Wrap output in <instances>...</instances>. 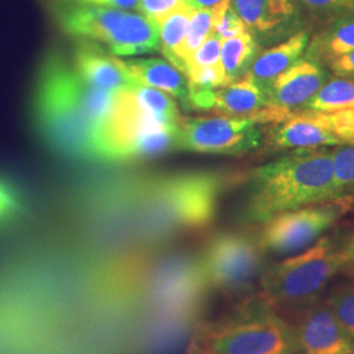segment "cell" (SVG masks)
<instances>
[{
  "label": "cell",
  "mask_w": 354,
  "mask_h": 354,
  "mask_svg": "<svg viewBox=\"0 0 354 354\" xmlns=\"http://www.w3.org/2000/svg\"><path fill=\"white\" fill-rule=\"evenodd\" d=\"M131 89L138 102L160 122L171 127L178 125L183 117L180 115V111L172 96L163 91L145 87L140 84L134 86Z\"/></svg>",
  "instance_id": "d4e9b609"
},
{
  "label": "cell",
  "mask_w": 354,
  "mask_h": 354,
  "mask_svg": "<svg viewBox=\"0 0 354 354\" xmlns=\"http://www.w3.org/2000/svg\"><path fill=\"white\" fill-rule=\"evenodd\" d=\"M266 91L247 76L212 92L210 112L222 115L248 117L269 108Z\"/></svg>",
  "instance_id": "d6986e66"
},
{
  "label": "cell",
  "mask_w": 354,
  "mask_h": 354,
  "mask_svg": "<svg viewBox=\"0 0 354 354\" xmlns=\"http://www.w3.org/2000/svg\"><path fill=\"white\" fill-rule=\"evenodd\" d=\"M21 201L17 190L0 177V226L13 221L21 213Z\"/></svg>",
  "instance_id": "4dcf8cb0"
},
{
  "label": "cell",
  "mask_w": 354,
  "mask_h": 354,
  "mask_svg": "<svg viewBox=\"0 0 354 354\" xmlns=\"http://www.w3.org/2000/svg\"><path fill=\"white\" fill-rule=\"evenodd\" d=\"M302 12L317 19H333L354 12V0H294Z\"/></svg>",
  "instance_id": "f1b7e54d"
},
{
  "label": "cell",
  "mask_w": 354,
  "mask_h": 354,
  "mask_svg": "<svg viewBox=\"0 0 354 354\" xmlns=\"http://www.w3.org/2000/svg\"><path fill=\"white\" fill-rule=\"evenodd\" d=\"M223 0H187L192 8L194 10H207V8H215L219 6Z\"/></svg>",
  "instance_id": "d590c367"
},
{
  "label": "cell",
  "mask_w": 354,
  "mask_h": 354,
  "mask_svg": "<svg viewBox=\"0 0 354 354\" xmlns=\"http://www.w3.org/2000/svg\"><path fill=\"white\" fill-rule=\"evenodd\" d=\"M342 270L340 274L345 277H354V230L346 236L342 244Z\"/></svg>",
  "instance_id": "836d02e7"
},
{
  "label": "cell",
  "mask_w": 354,
  "mask_h": 354,
  "mask_svg": "<svg viewBox=\"0 0 354 354\" xmlns=\"http://www.w3.org/2000/svg\"><path fill=\"white\" fill-rule=\"evenodd\" d=\"M115 93L91 87L59 54H49L39 68L33 99L39 136L66 158L95 160V136Z\"/></svg>",
  "instance_id": "6da1fadb"
},
{
  "label": "cell",
  "mask_w": 354,
  "mask_h": 354,
  "mask_svg": "<svg viewBox=\"0 0 354 354\" xmlns=\"http://www.w3.org/2000/svg\"><path fill=\"white\" fill-rule=\"evenodd\" d=\"M354 109V77L330 76L298 113H335Z\"/></svg>",
  "instance_id": "44dd1931"
},
{
  "label": "cell",
  "mask_w": 354,
  "mask_h": 354,
  "mask_svg": "<svg viewBox=\"0 0 354 354\" xmlns=\"http://www.w3.org/2000/svg\"><path fill=\"white\" fill-rule=\"evenodd\" d=\"M184 3H187V0H140V12L159 26L165 16L174 12Z\"/></svg>",
  "instance_id": "1f68e13d"
},
{
  "label": "cell",
  "mask_w": 354,
  "mask_h": 354,
  "mask_svg": "<svg viewBox=\"0 0 354 354\" xmlns=\"http://www.w3.org/2000/svg\"><path fill=\"white\" fill-rule=\"evenodd\" d=\"M324 301L339 323L354 339V277L336 283L329 289Z\"/></svg>",
  "instance_id": "484cf974"
},
{
  "label": "cell",
  "mask_w": 354,
  "mask_h": 354,
  "mask_svg": "<svg viewBox=\"0 0 354 354\" xmlns=\"http://www.w3.org/2000/svg\"><path fill=\"white\" fill-rule=\"evenodd\" d=\"M353 209L352 203L337 198L283 212L261 225L257 239L264 252L274 256L302 252Z\"/></svg>",
  "instance_id": "9c48e42d"
},
{
  "label": "cell",
  "mask_w": 354,
  "mask_h": 354,
  "mask_svg": "<svg viewBox=\"0 0 354 354\" xmlns=\"http://www.w3.org/2000/svg\"><path fill=\"white\" fill-rule=\"evenodd\" d=\"M117 62L137 84L163 91L176 97L185 111H190L187 77L167 59L136 58L124 61L117 58Z\"/></svg>",
  "instance_id": "2e32d148"
},
{
  "label": "cell",
  "mask_w": 354,
  "mask_h": 354,
  "mask_svg": "<svg viewBox=\"0 0 354 354\" xmlns=\"http://www.w3.org/2000/svg\"><path fill=\"white\" fill-rule=\"evenodd\" d=\"M266 266V252L259 239L250 234H216L203 250L205 279L226 298L241 301L256 292Z\"/></svg>",
  "instance_id": "52a82bcc"
},
{
  "label": "cell",
  "mask_w": 354,
  "mask_h": 354,
  "mask_svg": "<svg viewBox=\"0 0 354 354\" xmlns=\"http://www.w3.org/2000/svg\"><path fill=\"white\" fill-rule=\"evenodd\" d=\"M329 77L323 66L301 58L266 89L269 105L289 118L304 108Z\"/></svg>",
  "instance_id": "4fadbf2b"
},
{
  "label": "cell",
  "mask_w": 354,
  "mask_h": 354,
  "mask_svg": "<svg viewBox=\"0 0 354 354\" xmlns=\"http://www.w3.org/2000/svg\"><path fill=\"white\" fill-rule=\"evenodd\" d=\"M264 140L261 124L252 115L188 117L178 122L176 150L238 156L257 150Z\"/></svg>",
  "instance_id": "ba28073f"
},
{
  "label": "cell",
  "mask_w": 354,
  "mask_h": 354,
  "mask_svg": "<svg viewBox=\"0 0 354 354\" xmlns=\"http://www.w3.org/2000/svg\"><path fill=\"white\" fill-rule=\"evenodd\" d=\"M344 239L323 235L302 252L269 264L259 291L279 313H295L315 304L342 270Z\"/></svg>",
  "instance_id": "277c9868"
},
{
  "label": "cell",
  "mask_w": 354,
  "mask_h": 354,
  "mask_svg": "<svg viewBox=\"0 0 354 354\" xmlns=\"http://www.w3.org/2000/svg\"><path fill=\"white\" fill-rule=\"evenodd\" d=\"M188 354H295L292 327L256 291L223 315L200 323Z\"/></svg>",
  "instance_id": "3957f363"
},
{
  "label": "cell",
  "mask_w": 354,
  "mask_h": 354,
  "mask_svg": "<svg viewBox=\"0 0 354 354\" xmlns=\"http://www.w3.org/2000/svg\"><path fill=\"white\" fill-rule=\"evenodd\" d=\"M213 28V8L207 10H194L190 19L189 28L187 36L183 41V45L177 53L176 64L183 74L185 64L192 58V55L203 45L205 38L209 36Z\"/></svg>",
  "instance_id": "cb8c5ba5"
},
{
  "label": "cell",
  "mask_w": 354,
  "mask_h": 354,
  "mask_svg": "<svg viewBox=\"0 0 354 354\" xmlns=\"http://www.w3.org/2000/svg\"><path fill=\"white\" fill-rule=\"evenodd\" d=\"M354 50V12L329 19L310 36L304 57L327 67L330 62Z\"/></svg>",
  "instance_id": "e0dca14e"
},
{
  "label": "cell",
  "mask_w": 354,
  "mask_h": 354,
  "mask_svg": "<svg viewBox=\"0 0 354 354\" xmlns=\"http://www.w3.org/2000/svg\"><path fill=\"white\" fill-rule=\"evenodd\" d=\"M230 6L260 48L276 45L304 29V12L294 0H230Z\"/></svg>",
  "instance_id": "7c38bea8"
},
{
  "label": "cell",
  "mask_w": 354,
  "mask_h": 354,
  "mask_svg": "<svg viewBox=\"0 0 354 354\" xmlns=\"http://www.w3.org/2000/svg\"><path fill=\"white\" fill-rule=\"evenodd\" d=\"M329 71L336 76H352L354 77V50L327 66Z\"/></svg>",
  "instance_id": "e575fe53"
},
{
  "label": "cell",
  "mask_w": 354,
  "mask_h": 354,
  "mask_svg": "<svg viewBox=\"0 0 354 354\" xmlns=\"http://www.w3.org/2000/svg\"><path fill=\"white\" fill-rule=\"evenodd\" d=\"M311 32L302 29L291 37L260 51L253 61L247 77L266 91L269 84L304 57Z\"/></svg>",
  "instance_id": "ac0fdd59"
},
{
  "label": "cell",
  "mask_w": 354,
  "mask_h": 354,
  "mask_svg": "<svg viewBox=\"0 0 354 354\" xmlns=\"http://www.w3.org/2000/svg\"><path fill=\"white\" fill-rule=\"evenodd\" d=\"M212 30L221 39L238 36L247 30L238 13L230 6V0H223L213 8V28Z\"/></svg>",
  "instance_id": "83f0119b"
},
{
  "label": "cell",
  "mask_w": 354,
  "mask_h": 354,
  "mask_svg": "<svg viewBox=\"0 0 354 354\" xmlns=\"http://www.w3.org/2000/svg\"><path fill=\"white\" fill-rule=\"evenodd\" d=\"M131 88L117 91L111 112L96 131L97 162H130L176 150L177 125L153 117Z\"/></svg>",
  "instance_id": "5b68a950"
},
{
  "label": "cell",
  "mask_w": 354,
  "mask_h": 354,
  "mask_svg": "<svg viewBox=\"0 0 354 354\" xmlns=\"http://www.w3.org/2000/svg\"><path fill=\"white\" fill-rule=\"evenodd\" d=\"M351 77H352V76H351Z\"/></svg>",
  "instance_id": "8d00e7d4"
},
{
  "label": "cell",
  "mask_w": 354,
  "mask_h": 354,
  "mask_svg": "<svg viewBox=\"0 0 354 354\" xmlns=\"http://www.w3.org/2000/svg\"><path fill=\"white\" fill-rule=\"evenodd\" d=\"M332 200L335 174L330 149L292 150L251 172L244 216L263 225L283 212Z\"/></svg>",
  "instance_id": "7a4b0ae2"
},
{
  "label": "cell",
  "mask_w": 354,
  "mask_h": 354,
  "mask_svg": "<svg viewBox=\"0 0 354 354\" xmlns=\"http://www.w3.org/2000/svg\"><path fill=\"white\" fill-rule=\"evenodd\" d=\"M223 181L210 172H189L167 177L156 185V205L174 228H200L214 218Z\"/></svg>",
  "instance_id": "30bf717a"
},
{
  "label": "cell",
  "mask_w": 354,
  "mask_h": 354,
  "mask_svg": "<svg viewBox=\"0 0 354 354\" xmlns=\"http://www.w3.org/2000/svg\"><path fill=\"white\" fill-rule=\"evenodd\" d=\"M335 174V200L342 198L354 207V143L330 149Z\"/></svg>",
  "instance_id": "603a6c76"
},
{
  "label": "cell",
  "mask_w": 354,
  "mask_h": 354,
  "mask_svg": "<svg viewBox=\"0 0 354 354\" xmlns=\"http://www.w3.org/2000/svg\"><path fill=\"white\" fill-rule=\"evenodd\" d=\"M73 68L84 83L104 91H122L137 86L117 62L95 42L83 41L76 46Z\"/></svg>",
  "instance_id": "9a60e30c"
},
{
  "label": "cell",
  "mask_w": 354,
  "mask_h": 354,
  "mask_svg": "<svg viewBox=\"0 0 354 354\" xmlns=\"http://www.w3.org/2000/svg\"><path fill=\"white\" fill-rule=\"evenodd\" d=\"M264 143L266 150L270 151H292L344 145L337 136L328 129L320 127L304 113L294 114L283 121L273 124L266 133Z\"/></svg>",
  "instance_id": "5bb4252c"
},
{
  "label": "cell",
  "mask_w": 354,
  "mask_h": 354,
  "mask_svg": "<svg viewBox=\"0 0 354 354\" xmlns=\"http://www.w3.org/2000/svg\"><path fill=\"white\" fill-rule=\"evenodd\" d=\"M58 24L73 37L106 46L114 55H140L159 50V28L145 15L125 10L59 6Z\"/></svg>",
  "instance_id": "8992f818"
},
{
  "label": "cell",
  "mask_w": 354,
  "mask_h": 354,
  "mask_svg": "<svg viewBox=\"0 0 354 354\" xmlns=\"http://www.w3.org/2000/svg\"><path fill=\"white\" fill-rule=\"evenodd\" d=\"M193 11L194 8H192L188 3H184L174 12L165 16L158 26L160 41L159 50H162L167 61L174 66L176 64L177 53L187 36Z\"/></svg>",
  "instance_id": "7402d4cb"
},
{
  "label": "cell",
  "mask_w": 354,
  "mask_h": 354,
  "mask_svg": "<svg viewBox=\"0 0 354 354\" xmlns=\"http://www.w3.org/2000/svg\"><path fill=\"white\" fill-rule=\"evenodd\" d=\"M320 127L328 129L344 143H354V109L335 113H304Z\"/></svg>",
  "instance_id": "4316f807"
},
{
  "label": "cell",
  "mask_w": 354,
  "mask_h": 354,
  "mask_svg": "<svg viewBox=\"0 0 354 354\" xmlns=\"http://www.w3.org/2000/svg\"><path fill=\"white\" fill-rule=\"evenodd\" d=\"M259 53L260 45L248 30L238 36L222 39L221 66L228 84L247 75Z\"/></svg>",
  "instance_id": "ffe728a7"
},
{
  "label": "cell",
  "mask_w": 354,
  "mask_h": 354,
  "mask_svg": "<svg viewBox=\"0 0 354 354\" xmlns=\"http://www.w3.org/2000/svg\"><path fill=\"white\" fill-rule=\"evenodd\" d=\"M221 44L222 39L212 30L209 36L205 38L203 45L192 55L189 61L185 64L184 75L193 67L203 66H219L221 64Z\"/></svg>",
  "instance_id": "f546056e"
},
{
  "label": "cell",
  "mask_w": 354,
  "mask_h": 354,
  "mask_svg": "<svg viewBox=\"0 0 354 354\" xmlns=\"http://www.w3.org/2000/svg\"><path fill=\"white\" fill-rule=\"evenodd\" d=\"M295 354H354V339L320 298L292 313Z\"/></svg>",
  "instance_id": "8fae6325"
},
{
  "label": "cell",
  "mask_w": 354,
  "mask_h": 354,
  "mask_svg": "<svg viewBox=\"0 0 354 354\" xmlns=\"http://www.w3.org/2000/svg\"><path fill=\"white\" fill-rule=\"evenodd\" d=\"M59 6H91L140 12V0H61Z\"/></svg>",
  "instance_id": "d6a6232c"
}]
</instances>
